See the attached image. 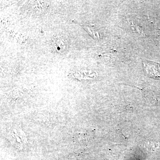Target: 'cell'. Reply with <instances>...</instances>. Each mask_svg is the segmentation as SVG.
Wrapping results in <instances>:
<instances>
[{
	"mask_svg": "<svg viewBox=\"0 0 160 160\" xmlns=\"http://www.w3.org/2000/svg\"><path fill=\"white\" fill-rule=\"evenodd\" d=\"M144 69L149 76L160 79V65L152 62H144Z\"/></svg>",
	"mask_w": 160,
	"mask_h": 160,
	"instance_id": "6da1fadb",
	"label": "cell"
}]
</instances>
